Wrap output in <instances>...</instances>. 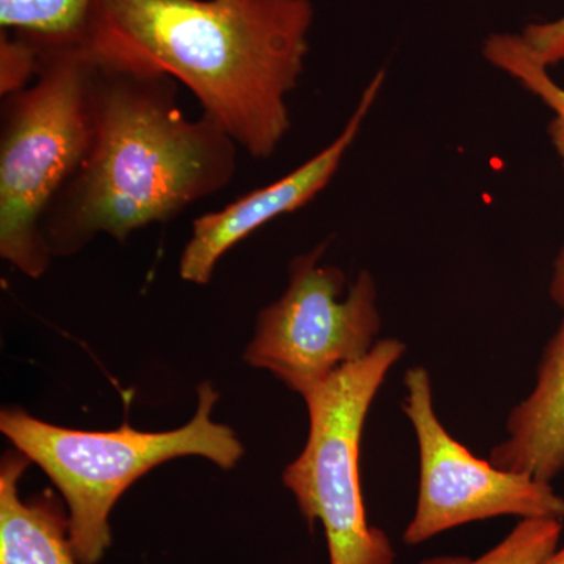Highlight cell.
<instances>
[{
    "mask_svg": "<svg viewBox=\"0 0 564 564\" xmlns=\"http://www.w3.org/2000/svg\"><path fill=\"white\" fill-rule=\"evenodd\" d=\"M314 17L311 0H95L80 44L101 65L173 77L237 147L269 159L291 131Z\"/></svg>",
    "mask_w": 564,
    "mask_h": 564,
    "instance_id": "cell-1",
    "label": "cell"
},
{
    "mask_svg": "<svg viewBox=\"0 0 564 564\" xmlns=\"http://www.w3.org/2000/svg\"><path fill=\"white\" fill-rule=\"evenodd\" d=\"M177 85L96 62L91 147L43 221L52 258L102 234L126 242L231 184L239 147L210 118L185 117Z\"/></svg>",
    "mask_w": 564,
    "mask_h": 564,
    "instance_id": "cell-2",
    "label": "cell"
},
{
    "mask_svg": "<svg viewBox=\"0 0 564 564\" xmlns=\"http://www.w3.org/2000/svg\"><path fill=\"white\" fill-rule=\"evenodd\" d=\"M218 397L210 381L199 384L195 415L172 432H139L129 425L85 432L52 425L14 406L0 413V432L61 491L77 562L98 564L111 544L115 503L151 469L182 456H203L225 470L240 462L245 451L236 432L212 421Z\"/></svg>",
    "mask_w": 564,
    "mask_h": 564,
    "instance_id": "cell-3",
    "label": "cell"
},
{
    "mask_svg": "<svg viewBox=\"0 0 564 564\" xmlns=\"http://www.w3.org/2000/svg\"><path fill=\"white\" fill-rule=\"evenodd\" d=\"M39 50V76L2 98L0 121V256L33 280L52 259L44 217L87 158L95 128L90 54L80 43Z\"/></svg>",
    "mask_w": 564,
    "mask_h": 564,
    "instance_id": "cell-4",
    "label": "cell"
},
{
    "mask_svg": "<svg viewBox=\"0 0 564 564\" xmlns=\"http://www.w3.org/2000/svg\"><path fill=\"white\" fill-rule=\"evenodd\" d=\"M404 351L402 340H378L361 361L340 367L303 395L310 434L282 484L311 527L322 522L329 564H395L388 534L367 521L359 458L367 414Z\"/></svg>",
    "mask_w": 564,
    "mask_h": 564,
    "instance_id": "cell-5",
    "label": "cell"
},
{
    "mask_svg": "<svg viewBox=\"0 0 564 564\" xmlns=\"http://www.w3.org/2000/svg\"><path fill=\"white\" fill-rule=\"evenodd\" d=\"M326 247L328 240L293 259L288 289L258 314L243 355L302 397L340 367L366 358L381 329L372 273H359L344 296L347 276L322 262Z\"/></svg>",
    "mask_w": 564,
    "mask_h": 564,
    "instance_id": "cell-6",
    "label": "cell"
},
{
    "mask_svg": "<svg viewBox=\"0 0 564 564\" xmlns=\"http://www.w3.org/2000/svg\"><path fill=\"white\" fill-rule=\"evenodd\" d=\"M403 411L419 445V496L404 544L417 545L455 527L518 516L564 521V497L552 484L508 473L477 458L444 429L434 411L432 380L425 367L404 373Z\"/></svg>",
    "mask_w": 564,
    "mask_h": 564,
    "instance_id": "cell-7",
    "label": "cell"
},
{
    "mask_svg": "<svg viewBox=\"0 0 564 564\" xmlns=\"http://www.w3.org/2000/svg\"><path fill=\"white\" fill-rule=\"evenodd\" d=\"M384 79L386 70H378L362 91L358 106L345 122L339 135L299 169L265 187L256 188L248 195L240 196L223 209L196 218L192 225L191 239L185 243L181 254L182 280L198 285L209 284L215 267L226 252L267 223L302 209L307 203L313 202L318 193L325 191L326 185L339 172L352 143L358 139L364 121L369 117L383 88Z\"/></svg>",
    "mask_w": 564,
    "mask_h": 564,
    "instance_id": "cell-8",
    "label": "cell"
},
{
    "mask_svg": "<svg viewBox=\"0 0 564 564\" xmlns=\"http://www.w3.org/2000/svg\"><path fill=\"white\" fill-rule=\"evenodd\" d=\"M489 462L552 484L564 470V321L545 347L532 393L511 410Z\"/></svg>",
    "mask_w": 564,
    "mask_h": 564,
    "instance_id": "cell-9",
    "label": "cell"
},
{
    "mask_svg": "<svg viewBox=\"0 0 564 564\" xmlns=\"http://www.w3.org/2000/svg\"><path fill=\"white\" fill-rule=\"evenodd\" d=\"M31 459L9 451L0 462V564H80L69 540V516L52 491L22 500Z\"/></svg>",
    "mask_w": 564,
    "mask_h": 564,
    "instance_id": "cell-10",
    "label": "cell"
},
{
    "mask_svg": "<svg viewBox=\"0 0 564 564\" xmlns=\"http://www.w3.org/2000/svg\"><path fill=\"white\" fill-rule=\"evenodd\" d=\"M486 62L513 77L522 88L536 96L552 110L547 133L564 169V88L549 74L547 66L538 61L521 33H494L484 44Z\"/></svg>",
    "mask_w": 564,
    "mask_h": 564,
    "instance_id": "cell-11",
    "label": "cell"
},
{
    "mask_svg": "<svg viewBox=\"0 0 564 564\" xmlns=\"http://www.w3.org/2000/svg\"><path fill=\"white\" fill-rule=\"evenodd\" d=\"M95 0H0V28L35 46L79 44Z\"/></svg>",
    "mask_w": 564,
    "mask_h": 564,
    "instance_id": "cell-12",
    "label": "cell"
},
{
    "mask_svg": "<svg viewBox=\"0 0 564 564\" xmlns=\"http://www.w3.org/2000/svg\"><path fill=\"white\" fill-rule=\"evenodd\" d=\"M563 521L522 519L505 540L478 558L441 556L421 564H547L560 547Z\"/></svg>",
    "mask_w": 564,
    "mask_h": 564,
    "instance_id": "cell-13",
    "label": "cell"
},
{
    "mask_svg": "<svg viewBox=\"0 0 564 564\" xmlns=\"http://www.w3.org/2000/svg\"><path fill=\"white\" fill-rule=\"evenodd\" d=\"M41 52L25 36L0 33V98L28 88L39 76Z\"/></svg>",
    "mask_w": 564,
    "mask_h": 564,
    "instance_id": "cell-14",
    "label": "cell"
},
{
    "mask_svg": "<svg viewBox=\"0 0 564 564\" xmlns=\"http://www.w3.org/2000/svg\"><path fill=\"white\" fill-rule=\"evenodd\" d=\"M521 36L547 68L564 65V14L556 20L525 25Z\"/></svg>",
    "mask_w": 564,
    "mask_h": 564,
    "instance_id": "cell-15",
    "label": "cell"
},
{
    "mask_svg": "<svg viewBox=\"0 0 564 564\" xmlns=\"http://www.w3.org/2000/svg\"><path fill=\"white\" fill-rule=\"evenodd\" d=\"M549 293L556 306L564 310V245L558 252V258L555 259L554 273H552L551 285H549Z\"/></svg>",
    "mask_w": 564,
    "mask_h": 564,
    "instance_id": "cell-16",
    "label": "cell"
},
{
    "mask_svg": "<svg viewBox=\"0 0 564 564\" xmlns=\"http://www.w3.org/2000/svg\"><path fill=\"white\" fill-rule=\"evenodd\" d=\"M547 564H564V545L563 547L556 549L555 554L552 555Z\"/></svg>",
    "mask_w": 564,
    "mask_h": 564,
    "instance_id": "cell-17",
    "label": "cell"
}]
</instances>
